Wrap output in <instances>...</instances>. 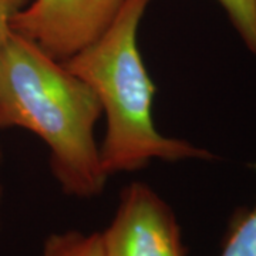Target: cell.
Instances as JSON below:
<instances>
[{
    "label": "cell",
    "mask_w": 256,
    "mask_h": 256,
    "mask_svg": "<svg viewBox=\"0 0 256 256\" xmlns=\"http://www.w3.org/2000/svg\"><path fill=\"white\" fill-rule=\"evenodd\" d=\"M101 114L82 78L10 28L0 48V130L23 128L42 138L56 181L74 198L100 195L108 180L94 137Z\"/></svg>",
    "instance_id": "1"
},
{
    "label": "cell",
    "mask_w": 256,
    "mask_h": 256,
    "mask_svg": "<svg viewBox=\"0 0 256 256\" xmlns=\"http://www.w3.org/2000/svg\"><path fill=\"white\" fill-rule=\"evenodd\" d=\"M152 2L127 0L98 38L63 62L94 92L106 114L100 158L107 176L136 171L152 160L210 158L206 150L162 136L154 124L156 86L137 43L140 23Z\"/></svg>",
    "instance_id": "2"
},
{
    "label": "cell",
    "mask_w": 256,
    "mask_h": 256,
    "mask_svg": "<svg viewBox=\"0 0 256 256\" xmlns=\"http://www.w3.org/2000/svg\"><path fill=\"white\" fill-rule=\"evenodd\" d=\"M127 0H30L10 28L60 62L107 30Z\"/></svg>",
    "instance_id": "3"
},
{
    "label": "cell",
    "mask_w": 256,
    "mask_h": 256,
    "mask_svg": "<svg viewBox=\"0 0 256 256\" xmlns=\"http://www.w3.org/2000/svg\"><path fill=\"white\" fill-rule=\"evenodd\" d=\"M100 236L106 256H185L174 210L144 182L122 190Z\"/></svg>",
    "instance_id": "4"
},
{
    "label": "cell",
    "mask_w": 256,
    "mask_h": 256,
    "mask_svg": "<svg viewBox=\"0 0 256 256\" xmlns=\"http://www.w3.org/2000/svg\"><path fill=\"white\" fill-rule=\"evenodd\" d=\"M40 256H106L100 232L66 230L52 234L44 240Z\"/></svg>",
    "instance_id": "5"
},
{
    "label": "cell",
    "mask_w": 256,
    "mask_h": 256,
    "mask_svg": "<svg viewBox=\"0 0 256 256\" xmlns=\"http://www.w3.org/2000/svg\"><path fill=\"white\" fill-rule=\"evenodd\" d=\"M220 256H256V205L235 222Z\"/></svg>",
    "instance_id": "6"
},
{
    "label": "cell",
    "mask_w": 256,
    "mask_h": 256,
    "mask_svg": "<svg viewBox=\"0 0 256 256\" xmlns=\"http://www.w3.org/2000/svg\"><path fill=\"white\" fill-rule=\"evenodd\" d=\"M248 48L256 56V0H216Z\"/></svg>",
    "instance_id": "7"
},
{
    "label": "cell",
    "mask_w": 256,
    "mask_h": 256,
    "mask_svg": "<svg viewBox=\"0 0 256 256\" xmlns=\"http://www.w3.org/2000/svg\"><path fill=\"white\" fill-rule=\"evenodd\" d=\"M30 0H0V48L10 32L13 16L23 9Z\"/></svg>",
    "instance_id": "8"
}]
</instances>
